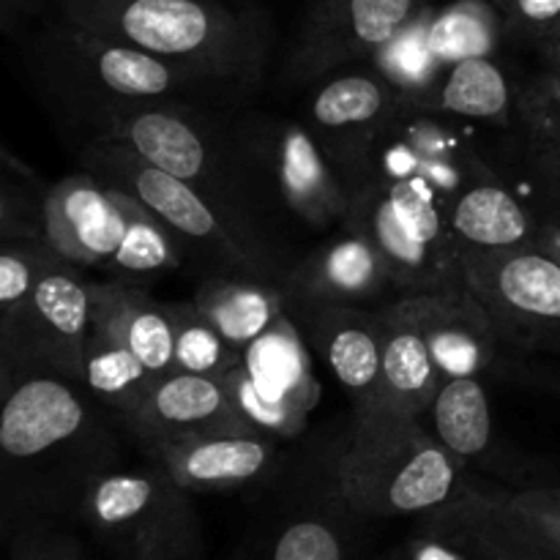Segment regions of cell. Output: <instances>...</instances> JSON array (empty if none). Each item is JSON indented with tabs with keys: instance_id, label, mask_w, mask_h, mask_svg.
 Returning a JSON list of instances; mask_svg holds the SVG:
<instances>
[{
	"instance_id": "19",
	"label": "cell",
	"mask_w": 560,
	"mask_h": 560,
	"mask_svg": "<svg viewBox=\"0 0 560 560\" xmlns=\"http://www.w3.org/2000/svg\"><path fill=\"white\" fill-rule=\"evenodd\" d=\"M293 317L350 397L353 416L375 413L383 377L381 306H320Z\"/></svg>"
},
{
	"instance_id": "3",
	"label": "cell",
	"mask_w": 560,
	"mask_h": 560,
	"mask_svg": "<svg viewBox=\"0 0 560 560\" xmlns=\"http://www.w3.org/2000/svg\"><path fill=\"white\" fill-rule=\"evenodd\" d=\"M334 490L359 520L430 517L474 481L419 419H355L334 448Z\"/></svg>"
},
{
	"instance_id": "27",
	"label": "cell",
	"mask_w": 560,
	"mask_h": 560,
	"mask_svg": "<svg viewBox=\"0 0 560 560\" xmlns=\"http://www.w3.org/2000/svg\"><path fill=\"white\" fill-rule=\"evenodd\" d=\"M93 312L118 328L131 350L140 355L142 364L153 377L173 372L175 328L170 301H159L148 288L120 279H93Z\"/></svg>"
},
{
	"instance_id": "37",
	"label": "cell",
	"mask_w": 560,
	"mask_h": 560,
	"mask_svg": "<svg viewBox=\"0 0 560 560\" xmlns=\"http://www.w3.org/2000/svg\"><path fill=\"white\" fill-rule=\"evenodd\" d=\"M539 69L520 82L517 124L525 142L560 148V47L539 52Z\"/></svg>"
},
{
	"instance_id": "28",
	"label": "cell",
	"mask_w": 560,
	"mask_h": 560,
	"mask_svg": "<svg viewBox=\"0 0 560 560\" xmlns=\"http://www.w3.org/2000/svg\"><path fill=\"white\" fill-rule=\"evenodd\" d=\"M191 301L241 353L290 312L282 284L246 273H217L200 284Z\"/></svg>"
},
{
	"instance_id": "22",
	"label": "cell",
	"mask_w": 560,
	"mask_h": 560,
	"mask_svg": "<svg viewBox=\"0 0 560 560\" xmlns=\"http://www.w3.org/2000/svg\"><path fill=\"white\" fill-rule=\"evenodd\" d=\"M410 295L441 381L485 377L503 339L481 301L468 288Z\"/></svg>"
},
{
	"instance_id": "40",
	"label": "cell",
	"mask_w": 560,
	"mask_h": 560,
	"mask_svg": "<svg viewBox=\"0 0 560 560\" xmlns=\"http://www.w3.org/2000/svg\"><path fill=\"white\" fill-rule=\"evenodd\" d=\"M525 156H528L530 175H534L541 202H545L541 217L558 219L560 222V148L525 142Z\"/></svg>"
},
{
	"instance_id": "7",
	"label": "cell",
	"mask_w": 560,
	"mask_h": 560,
	"mask_svg": "<svg viewBox=\"0 0 560 560\" xmlns=\"http://www.w3.org/2000/svg\"><path fill=\"white\" fill-rule=\"evenodd\" d=\"M77 517L120 560H200L202 525L195 495L153 459L93 481Z\"/></svg>"
},
{
	"instance_id": "10",
	"label": "cell",
	"mask_w": 560,
	"mask_h": 560,
	"mask_svg": "<svg viewBox=\"0 0 560 560\" xmlns=\"http://www.w3.org/2000/svg\"><path fill=\"white\" fill-rule=\"evenodd\" d=\"M465 288L481 301L506 348L560 355V260L528 244L463 249Z\"/></svg>"
},
{
	"instance_id": "43",
	"label": "cell",
	"mask_w": 560,
	"mask_h": 560,
	"mask_svg": "<svg viewBox=\"0 0 560 560\" xmlns=\"http://www.w3.org/2000/svg\"><path fill=\"white\" fill-rule=\"evenodd\" d=\"M536 246H541L545 252H550L552 257L560 260V222L558 219L541 217L539 213V230H536Z\"/></svg>"
},
{
	"instance_id": "17",
	"label": "cell",
	"mask_w": 560,
	"mask_h": 560,
	"mask_svg": "<svg viewBox=\"0 0 560 560\" xmlns=\"http://www.w3.org/2000/svg\"><path fill=\"white\" fill-rule=\"evenodd\" d=\"M129 228V197L80 170L49 184L44 241L85 271H107Z\"/></svg>"
},
{
	"instance_id": "18",
	"label": "cell",
	"mask_w": 560,
	"mask_h": 560,
	"mask_svg": "<svg viewBox=\"0 0 560 560\" xmlns=\"http://www.w3.org/2000/svg\"><path fill=\"white\" fill-rule=\"evenodd\" d=\"M279 284L288 299L290 315L320 306H370L394 290L375 246L348 219L339 222L331 238L290 266Z\"/></svg>"
},
{
	"instance_id": "41",
	"label": "cell",
	"mask_w": 560,
	"mask_h": 560,
	"mask_svg": "<svg viewBox=\"0 0 560 560\" xmlns=\"http://www.w3.org/2000/svg\"><path fill=\"white\" fill-rule=\"evenodd\" d=\"M408 560H479L468 547L454 541L452 536L438 534V530L421 525L416 536L408 541Z\"/></svg>"
},
{
	"instance_id": "4",
	"label": "cell",
	"mask_w": 560,
	"mask_h": 560,
	"mask_svg": "<svg viewBox=\"0 0 560 560\" xmlns=\"http://www.w3.org/2000/svg\"><path fill=\"white\" fill-rule=\"evenodd\" d=\"M31 63L42 85L85 124L113 107L233 96L217 82L60 16L33 36Z\"/></svg>"
},
{
	"instance_id": "26",
	"label": "cell",
	"mask_w": 560,
	"mask_h": 560,
	"mask_svg": "<svg viewBox=\"0 0 560 560\" xmlns=\"http://www.w3.org/2000/svg\"><path fill=\"white\" fill-rule=\"evenodd\" d=\"M446 219L459 249L501 252L536 241L539 213L517 200L501 178L481 180L446 202Z\"/></svg>"
},
{
	"instance_id": "42",
	"label": "cell",
	"mask_w": 560,
	"mask_h": 560,
	"mask_svg": "<svg viewBox=\"0 0 560 560\" xmlns=\"http://www.w3.org/2000/svg\"><path fill=\"white\" fill-rule=\"evenodd\" d=\"M47 0H0V27L5 36H16L25 31L33 16L42 14Z\"/></svg>"
},
{
	"instance_id": "30",
	"label": "cell",
	"mask_w": 560,
	"mask_h": 560,
	"mask_svg": "<svg viewBox=\"0 0 560 560\" xmlns=\"http://www.w3.org/2000/svg\"><path fill=\"white\" fill-rule=\"evenodd\" d=\"M156 383L153 372L140 361V355L126 345L118 328L93 312L91 334L85 345V386L118 421L129 419L151 386Z\"/></svg>"
},
{
	"instance_id": "2",
	"label": "cell",
	"mask_w": 560,
	"mask_h": 560,
	"mask_svg": "<svg viewBox=\"0 0 560 560\" xmlns=\"http://www.w3.org/2000/svg\"><path fill=\"white\" fill-rule=\"evenodd\" d=\"M60 20L151 52L233 96L255 91L271 58V16L252 0H52Z\"/></svg>"
},
{
	"instance_id": "34",
	"label": "cell",
	"mask_w": 560,
	"mask_h": 560,
	"mask_svg": "<svg viewBox=\"0 0 560 560\" xmlns=\"http://www.w3.org/2000/svg\"><path fill=\"white\" fill-rule=\"evenodd\" d=\"M49 186L36 170L3 145V180H0V244L44 241V202Z\"/></svg>"
},
{
	"instance_id": "9",
	"label": "cell",
	"mask_w": 560,
	"mask_h": 560,
	"mask_svg": "<svg viewBox=\"0 0 560 560\" xmlns=\"http://www.w3.org/2000/svg\"><path fill=\"white\" fill-rule=\"evenodd\" d=\"M235 137L260 197H273L284 211L312 228L342 222L353 191L304 120L257 113L235 124Z\"/></svg>"
},
{
	"instance_id": "15",
	"label": "cell",
	"mask_w": 560,
	"mask_h": 560,
	"mask_svg": "<svg viewBox=\"0 0 560 560\" xmlns=\"http://www.w3.org/2000/svg\"><path fill=\"white\" fill-rule=\"evenodd\" d=\"M399 113L402 96L381 71H342L312 85L304 124L355 195L370 180L377 145Z\"/></svg>"
},
{
	"instance_id": "12",
	"label": "cell",
	"mask_w": 560,
	"mask_h": 560,
	"mask_svg": "<svg viewBox=\"0 0 560 560\" xmlns=\"http://www.w3.org/2000/svg\"><path fill=\"white\" fill-rule=\"evenodd\" d=\"M421 525L452 536L479 560H560V487L487 490L463 498Z\"/></svg>"
},
{
	"instance_id": "6",
	"label": "cell",
	"mask_w": 560,
	"mask_h": 560,
	"mask_svg": "<svg viewBox=\"0 0 560 560\" xmlns=\"http://www.w3.org/2000/svg\"><path fill=\"white\" fill-rule=\"evenodd\" d=\"M91 137H109L135 148L140 156L197 186L228 211L257 222L260 202L252 170L235 137L208 104H131L113 107L88 120Z\"/></svg>"
},
{
	"instance_id": "29",
	"label": "cell",
	"mask_w": 560,
	"mask_h": 560,
	"mask_svg": "<svg viewBox=\"0 0 560 560\" xmlns=\"http://www.w3.org/2000/svg\"><path fill=\"white\" fill-rule=\"evenodd\" d=\"M427 416L438 441L468 474L474 468L503 470V465H498L492 408L481 377L443 381Z\"/></svg>"
},
{
	"instance_id": "38",
	"label": "cell",
	"mask_w": 560,
	"mask_h": 560,
	"mask_svg": "<svg viewBox=\"0 0 560 560\" xmlns=\"http://www.w3.org/2000/svg\"><path fill=\"white\" fill-rule=\"evenodd\" d=\"M3 536L11 560H93L74 534L42 514H5Z\"/></svg>"
},
{
	"instance_id": "13",
	"label": "cell",
	"mask_w": 560,
	"mask_h": 560,
	"mask_svg": "<svg viewBox=\"0 0 560 560\" xmlns=\"http://www.w3.org/2000/svg\"><path fill=\"white\" fill-rule=\"evenodd\" d=\"M430 5L432 0H310L301 11L282 82L312 88L359 60H372Z\"/></svg>"
},
{
	"instance_id": "1",
	"label": "cell",
	"mask_w": 560,
	"mask_h": 560,
	"mask_svg": "<svg viewBox=\"0 0 560 560\" xmlns=\"http://www.w3.org/2000/svg\"><path fill=\"white\" fill-rule=\"evenodd\" d=\"M102 410L85 383L58 372L0 375L5 498L22 514H77L88 487L113 470L118 443Z\"/></svg>"
},
{
	"instance_id": "45",
	"label": "cell",
	"mask_w": 560,
	"mask_h": 560,
	"mask_svg": "<svg viewBox=\"0 0 560 560\" xmlns=\"http://www.w3.org/2000/svg\"><path fill=\"white\" fill-rule=\"evenodd\" d=\"M556 388H558V392H560V381H558V383H556Z\"/></svg>"
},
{
	"instance_id": "39",
	"label": "cell",
	"mask_w": 560,
	"mask_h": 560,
	"mask_svg": "<svg viewBox=\"0 0 560 560\" xmlns=\"http://www.w3.org/2000/svg\"><path fill=\"white\" fill-rule=\"evenodd\" d=\"M492 5L501 11L509 42L536 52L560 44V0H492Z\"/></svg>"
},
{
	"instance_id": "11",
	"label": "cell",
	"mask_w": 560,
	"mask_h": 560,
	"mask_svg": "<svg viewBox=\"0 0 560 560\" xmlns=\"http://www.w3.org/2000/svg\"><path fill=\"white\" fill-rule=\"evenodd\" d=\"M222 383L241 421L277 441L299 438L320 402L310 342L290 312L244 350Z\"/></svg>"
},
{
	"instance_id": "24",
	"label": "cell",
	"mask_w": 560,
	"mask_h": 560,
	"mask_svg": "<svg viewBox=\"0 0 560 560\" xmlns=\"http://www.w3.org/2000/svg\"><path fill=\"white\" fill-rule=\"evenodd\" d=\"M331 463L328 448L301 474L299 509L277 528L266 560H350L348 523L359 517L339 501Z\"/></svg>"
},
{
	"instance_id": "35",
	"label": "cell",
	"mask_w": 560,
	"mask_h": 560,
	"mask_svg": "<svg viewBox=\"0 0 560 560\" xmlns=\"http://www.w3.org/2000/svg\"><path fill=\"white\" fill-rule=\"evenodd\" d=\"M52 249L47 241L0 244V342L11 339L25 320L33 290Z\"/></svg>"
},
{
	"instance_id": "23",
	"label": "cell",
	"mask_w": 560,
	"mask_h": 560,
	"mask_svg": "<svg viewBox=\"0 0 560 560\" xmlns=\"http://www.w3.org/2000/svg\"><path fill=\"white\" fill-rule=\"evenodd\" d=\"M383 320V377L381 399L372 416L424 419L441 392V372L432 361L410 295H394L381 306ZM355 416V419H372Z\"/></svg>"
},
{
	"instance_id": "31",
	"label": "cell",
	"mask_w": 560,
	"mask_h": 560,
	"mask_svg": "<svg viewBox=\"0 0 560 560\" xmlns=\"http://www.w3.org/2000/svg\"><path fill=\"white\" fill-rule=\"evenodd\" d=\"M189 252L186 241L175 230H170L140 200L129 197V228H126L124 241H120L118 252L113 255L104 273L109 279L148 288V282H156L167 273L180 271Z\"/></svg>"
},
{
	"instance_id": "5",
	"label": "cell",
	"mask_w": 560,
	"mask_h": 560,
	"mask_svg": "<svg viewBox=\"0 0 560 560\" xmlns=\"http://www.w3.org/2000/svg\"><path fill=\"white\" fill-rule=\"evenodd\" d=\"M80 167L96 175L102 184L140 200L175 230L189 249H197L219 266V273H246L282 282L288 268L255 219L228 211L202 189L148 162L126 142L91 137L80 151Z\"/></svg>"
},
{
	"instance_id": "8",
	"label": "cell",
	"mask_w": 560,
	"mask_h": 560,
	"mask_svg": "<svg viewBox=\"0 0 560 560\" xmlns=\"http://www.w3.org/2000/svg\"><path fill=\"white\" fill-rule=\"evenodd\" d=\"M386 266L397 295L465 288L463 249L446 206L408 180H370L353 195L348 213Z\"/></svg>"
},
{
	"instance_id": "44",
	"label": "cell",
	"mask_w": 560,
	"mask_h": 560,
	"mask_svg": "<svg viewBox=\"0 0 560 560\" xmlns=\"http://www.w3.org/2000/svg\"><path fill=\"white\" fill-rule=\"evenodd\" d=\"M556 47H560V44H556ZM547 49H552V47H547ZM541 52H545V49H541Z\"/></svg>"
},
{
	"instance_id": "20",
	"label": "cell",
	"mask_w": 560,
	"mask_h": 560,
	"mask_svg": "<svg viewBox=\"0 0 560 560\" xmlns=\"http://www.w3.org/2000/svg\"><path fill=\"white\" fill-rule=\"evenodd\" d=\"M142 454L186 438L211 432L249 430L235 413L222 381L186 372L159 377L140 402V408L120 421Z\"/></svg>"
},
{
	"instance_id": "36",
	"label": "cell",
	"mask_w": 560,
	"mask_h": 560,
	"mask_svg": "<svg viewBox=\"0 0 560 560\" xmlns=\"http://www.w3.org/2000/svg\"><path fill=\"white\" fill-rule=\"evenodd\" d=\"M427 11L372 58V69L381 71L397 88V93L402 96V107L405 102L427 91L443 71V66L432 55L430 42H427Z\"/></svg>"
},
{
	"instance_id": "25",
	"label": "cell",
	"mask_w": 560,
	"mask_h": 560,
	"mask_svg": "<svg viewBox=\"0 0 560 560\" xmlns=\"http://www.w3.org/2000/svg\"><path fill=\"white\" fill-rule=\"evenodd\" d=\"M517 91L520 85H514L495 55H487L446 66L427 91L405 102V109L509 129L517 124Z\"/></svg>"
},
{
	"instance_id": "21",
	"label": "cell",
	"mask_w": 560,
	"mask_h": 560,
	"mask_svg": "<svg viewBox=\"0 0 560 560\" xmlns=\"http://www.w3.org/2000/svg\"><path fill=\"white\" fill-rule=\"evenodd\" d=\"M277 438L255 430H228L186 438L145 454L191 495L246 490L277 470Z\"/></svg>"
},
{
	"instance_id": "16",
	"label": "cell",
	"mask_w": 560,
	"mask_h": 560,
	"mask_svg": "<svg viewBox=\"0 0 560 560\" xmlns=\"http://www.w3.org/2000/svg\"><path fill=\"white\" fill-rule=\"evenodd\" d=\"M495 178L465 120L405 107L377 145L370 170V180H408L443 206L474 184Z\"/></svg>"
},
{
	"instance_id": "32",
	"label": "cell",
	"mask_w": 560,
	"mask_h": 560,
	"mask_svg": "<svg viewBox=\"0 0 560 560\" xmlns=\"http://www.w3.org/2000/svg\"><path fill=\"white\" fill-rule=\"evenodd\" d=\"M503 38V16L492 0H454L427 11V42L443 69L459 60L495 55Z\"/></svg>"
},
{
	"instance_id": "14",
	"label": "cell",
	"mask_w": 560,
	"mask_h": 560,
	"mask_svg": "<svg viewBox=\"0 0 560 560\" xmlns=\"http://www.w3.org/2000/svg\"><path fill=\"white\" fill-rule=\"evenodd\" d=\"M93 279L52 252L33 290L25 320L0 342V375L49 370L85 383V345L93 323Z\"/></svg>"
},
{
	"instance_id": "33",
	"label": "cell",
	"mask_w": 560,
	"mask_h": 560,
	"mask_svg": "<svg viewBox=\"0 0 560 560\" xmlns=\"http://www.w3.org/2000/svg\"><path fill=\"white\" fill-rule=\"evenodd\" d=\"M170 312L175 328L173 372L224 381L244 361V353L208 323L195 301H170Z\"/></svg>"
}]
</instances>
